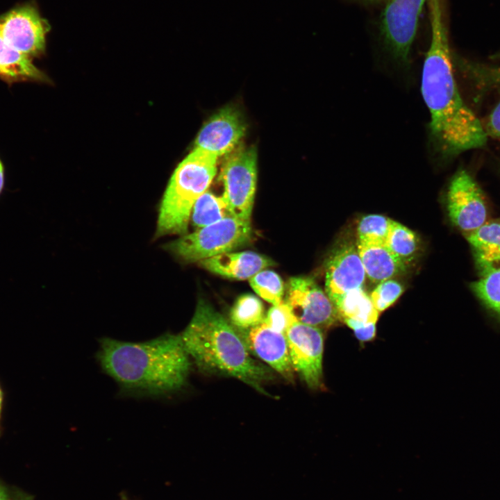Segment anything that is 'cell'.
<instances>
[{
  "instance_id": "19",
  "label": "cell",
  "mask_w": 500,
  "mask_h": 500,
  "mask_svg": "<svg viewBox=\"0 0 500 500\" xmlns=\"http://www.w3.org/2000/svg\"><path fill=\"white\" fill-rule=\"evenodd\" d=\"M0 78L8 83L45 81V74L32 62L31 58L14 49L0 36Z\"/></svg>"
},
{
  "instance_id": "2",
  "label": "cell",
  "mask_w": 500,
  "mask_h": 500,
  "mask_svg": "<svg viewBox=\"0 0 500 500\" xmlns=\"http://www.w3.org/2000/svg\"><path fill=\"white\" fill-rule=\"evenodd\" d=\"M97 360L123 394L161 397L185 384L190 358L180 335L165 333L139 342L104 338Z\"/></svg>"
},
{
  "instance_id": "22",
  "label": "cell",
  "mask_w": 500,
  "mask_h": 500,
  "mask_svg": "<svg viewBox=\"0 0 500 500\" xmlns=\"http://www.w3.org/2000/svg\"><path fill=\"white\" fill-rule=\"evenodd\" d=\"M230 317L231 322L240 328H251L261 324L265 318L260 300L252 294L240 296L233 305Z\"/></svg>"
},
{
  "instance_id": "11",
  "label": "cell",
  "mask_w": 500,
  "mask_h": 500,
  "mask_svg": "<svg viewBox=\"0 0 500 500\" xmlns=\"http://www.w3.org/2000/svg\"><path fill=\"white\" fill-rule=\"evenodd\" d=\"M49 28L48 22L31 5L17 6L0 17V36L30 58L44 51Z\"/></svg>"
},
{
  "instance_id": "18",
  "label": "cell",
  "mask_w": 500,
  "mask_h": 500,
  "mask_svg": "<svg viewBox=\"0 0 500 500\" xmlns=\"http://www.w3.org/2000/svg\"><path fill=\"white\" fill-rule=\"evenodd\" d=\"M465 236L480 275L500 266V219H488Z\"/></svg>"
},
{
  "instance_id": "33",
  "label": "cell",
  "mask_w": 500,
  "mask_h": 500,
  "mask_svg": "<svg viewBox=\"0 0 500 500\" xmlns=\"http://www.w3.org/2000/svg\"><path fill=\"white\" fill-rule=\"evenodd\" d=\"M367 1H374V0H367Z\"/></svg>"
},
{
  "instance_id": "23",
  "label": "cell",
  "mask_w": 500,
  "mask_h": 500,
  "mask_svg": "<svg viewBox=\"0 0 500 500\" xmlns=\"http://www.w3.org/2000/svg\"><path fill=\"white\" fill-rule=\"evenodd\" d=\"M470 287L488 308L500 316V266L481 274Z\"/></svg>"
},
{
  "instance_id": "24",
  "label": "cell",
  "mask_w": 500,
  "mask_h": 500,
  "mask_svg": "<svg viewBox=\"0 0 500 500\" xmlns=\"http://www.w3.org/2000/svg\"><path fill=\"white\" fill-rule=\"evenodd\" d=\"M250 285L263 299L272 305L282 303L283 283L280 276L271 270H261L249 278Z\"/></svg>"
},
{
  "instance_id": "13",
  "label": "cell",
  "mask_w": 500,
  "mask_h": 500,
  "mask_svg": "<svg viewBox=\"0 0 500 500\" xmlns=\"http://www.w3.org/2000/svg\"><path fill=\"white\" fill-rule=\"evenodd\" d=\"M244 131L245 126L239 112L231 107L224 108L200 130L194 149L217 158L233 150Z\"/></svg>"
},
{
  "instance_id": "7",
  "label": "cell",
  "mask_w": 500,
  "mask_h": 500,
  "mask_svg": "<svg viewBox=\"0 0 500 500\" xmlns=\"http://www.w3.org/2000/svg\"><path fill=\"white\" fill-rule=\"evenodd\" d=\"M447 206L451 222L464 235L477 229L489 219L483 193L465 169L458 170L450 181Z\"/></svg>"
},
{
  "instance_id": "4",
  "label": "cell",
  "mask_w": 500,
  "mask_h": 500,
  "mask_svg": "<svg viewBox=\"0 0 500 500\" xmlns=\"http://www.w3.org/2000/svg\"><path fill=\"white\" fill-rule=\"evenodd\" d=\"M217 157L194 149L175 169L163 195L156 235L185 234L192 208L217 172Z\"/></svg>"
},
{
  "instance_id": "1",
  "label": "cell",
  "mask_w": 500,
  "mask_h": 500,
  "mask_svg": "<svg viewBox=\"0 0 500 500\" xmlns=\"http://www.w3.org/2000/svg\"><path fill=\"white\" fill-rule=\"evenodd\" d=\"M428 2L431 33L422 67L421 92L430 114L432 143L440 156L451 158L483 147L488 135L458 88L442 1Z\"/></svg>"
},
{
  "instance_id": "6",
  "label": "cell",
  "mask_w": 500,
  "mask_h": 500,
  "mask_svg": "<svg viewBox=\"0 0 500 500\" xmlns=\"http://www.w3.org/2000/svg\"><path fill=\"white\" fill-rule=\"evenodd\" d=\"M256 150H237L225 162L220 174L223 197L233 217L251 220L256 186Z\"/></svg>"
},
{
  "instance_id": "8",
  "label": "cell",
  "mask_w": 500,
  "mask_h": 500,
  "mask_svg": "<svg viewBox=\"0 0 500 500\" xmlns=\"http://www.w3.org/2000/svg\"><path fill=\"white\" fill-rule=\"evenodd\" d=\"M426 0H388L381 17V33L394 58L409 62L419 18Z\"/></svg>"
},
{
  "instance_id": "10",
  "label": "cell",
  "mask_w": 500,
  "mask_h": 500,
  "mask_svg": "<svg viewBox=\"0 0 500 500\" xmlns=\"http://www.w3.org/2000/svg\"><path fill=\"white\" fill-rule=\"evenodd\" d=\"M291 362L311 389L322 385V358L324 337L321 329L299 322L293 324L286 331Z\"/></svg>"
},
{
  "instance_id": "27",
  "label": "cell",
  "mask_w": 500,
  "mask_h": 500,
  "mask_svg": "<svg viewBox=\"0 0 500 500\" xmlns=\"http://www.w3.org/2000/svg\"><path fill=\"white\" fill-rule=\"evenodd\" d=\"M297 322L290 308L283 301L269 308L262 322L285 335L288 329Z\"/></svg>"
},
{
  "instance_id": "12",
  "label": "cell",
  "mask_w": 500,
  "mask_h": 500,
  "mask_svg": "<svg viewBox=\"0 0 500 500\" xmlns=\"http://www.w3.org/2000/svg\"><path fill=\"white\" fill-rule=\"evenodd\" d=\"M365 278L356 244L344 242L332 251L326 263L325 292L333 303L348 292L362 288Z\"/></svg>"
},
{
  "instance_id": "16",
  "label": "cell",
  "mask_w": 500,
  "mask_h": 500,
  "mask_svg": "<svg viewBox=\"0 0 500 500\" xmlns=\"http://www.w3.org/2000/svg\"><path fill=\"white\" fill-rule=\"evenodd\" d=\"M333 305L338 318L353 331L356 337L363 335L378 319L379 312L363 288L348 292Z\"/></svg>"
},
{
  "instance_id": "31",
  "label": "cell",
  "mask_w": 500,
  "mask_h": 500,
  "mask_svg": "<svg viewBox=\"0 0 500 500\" xmlns=\"http://www.w3.org/2000/svg\"><path fill=\"white\" fill-rule=\"evenodd\" d=\"M493 57H494V58H496V59H500V52L495 54Z\"/></svg>"
},
{
  "instance_id": "9",
  "label": "cell",
  "mask_w": 500,
  "mask_h": 500,
  "mask_svg": "<svg viewBox=\"0 0 500 500\" xmlns=\"http://www.w3.org/2000/svg\"><path fill=\"white\" fill-rule=\"evenodd\" d=\"M285 302L298 322L319 329L331 326L338 319L336 309L325 290L310 277L291 278Z\"/></svg>"
},
{
  "instance_id": "25",
  "label": "cell",
  "mask_w": 500,
  "mask_h": 500,
  "mask_svg": "<svg viewBox=\"0 0 500 500\" xmlns=\"http://www.w3.org/2000/svg\"><path fill=\"white\" fill-rule=\"evenodd\" d=\"M392 220L381 215L364 216L358 224L357 242L385 243Z\"/></svg>"
},
{
  "instance_id": "28",
  "label": "cell",
  "mask_w": 500,
  "mask_h": 500,
  "mask_svg": "<svg viewBox=\"0 0 500 500\" xmlns=\"http://www.w3.org/2000/svg\"><path fill=\"white\" fill-rule=\"evenodd\" d=\"M484 129L488 137L500 140V101L488 116Z\"/></svg>"
},
{
  "instance_id": "20",
  "label": "cell",
  "mask_w": 500,
  "mask_h": 500,
  "mask_svg": "<svg viewBox=\"0 0 500 500\" xmlns=\"http://www.w3.org/2000/svg\"><path fill=\"white\" fill-rule=\"evenodd\" d=\"M385 244L406 267L416 259L420 247L416 233L394 220H392Z\"/></svg>"
},
{
  "instance_id": "15",
  "label": "cell",
  "mask_w": 500,
  "mask_h": 500,
  "mask_svg": "<svg viewBox=\"0 0 500 500\" xmlns=\"http://www.w3.org/2000/svg\"><path fill=\"white\" fill-rule=\"evenodd\" d=\"M206 269L220 276L244 280L273 265L274 262L255 252H227L199 262Z\"/></svg>"
},
{
  "instance_id": "32",
  "label": "cell",
  "mask_w": 500,
  "mask_h": 500,
  "mask_svg": "<svg viewBox=\"0 0 500 500\" xmlns=\"http://www.w3.org/2000/svg\"><path fill=\"white\" fill-rule=\"evenodd\" d=\"M1 401H2V394H1V390H0V414H1Z\"/></svg>"
},
{
  "instance_id": "5",
  "label": "cell",
  "mask_w": 500,
  "mask_h": 500,
  "mask_svg": "<svg viewBox=\"0 0 500 500\" xmlns=\"http://www.w3.org/2000/svg\"><path fill=\"white\" fill-rule=\"evenodd\" d=\"M251 233V220L231 216L185 233L167 244L165 249L184 261L199 262L244 245Z\"/></svg>"
},
{
  "instance_id": "21",
  "label": "cell",
  "mask_w": 500,
  "mask_h": 500,
  "mask_svg": "<svg viewBox=\"0 0 500 500\" xmlns=\"http://www.w3.org/2000/svg\"><path fill=\"white\" fill-rule=\"evenodd\" d=\"M232 216L223 196L205 192L195 202L191 217L198 228L210 225Z\"/></svg>"
},
{
  "instance_id": "29",
  "label": "cell",
  "mask_w": 500,
  "mask_h": 500,
  "mask_svg": "<svg viewBox=\"0 0 500 500\" xmlns=\"http://www.w3.org/2000/svg\"><path fill=\"white\" fill-rule=\"evenodd\" d=\"M0 500H34L33 497L21 490L0 483Z\"/></svg>"
},
{
  "instance_id": "14",
  "label": "cell",
  "mask_w": 500,
  "mask_h": 500,
  "mask_svg": "<svg viewBox=\"0 0 500 500\" xmlns=\"http://www.w3.org/2000/svg\"><path fill=\"white\" fill-rule=\"evenodd\" d=\"M247 346L261 360L292 381L294 372L285 335L264 322L249 329Z\"/></svg>"
},
{
  "instance_id": "17",
  "label": "cell",
  "mask_w": 500,
  "mask_h": 500,
  "mask_svg": "<svg viewBox=\"0 0 500 500\" xmlns=\"http://www.w3.org/2000/svg\"><path fill=\"white\" fill-rule=\"evenodd\" d=\"M366 276L374 283L392 279L406 272L407 267L389 250L385 243L356 242Z\"/></svg>"
},
{
  "instance_id": "3",
  "label": "cell",
  "mask_w": 500,
  "mask_h": 500,
  "mask_svg": "<svg viewBox=\"0 0 500 500\" xmlns=\"http://www.w3.org/2000/svg\"><path fill=\"white\" fill-rule=\"evenodd\" d=\"M180 336L190 358L200 369L238 378L267 394L262 385L271 378L269 370L250 356L245 342L206 301H199Z\"/></svg>"
},
{
  "instance_id": "30",
  "label": "cell",
  "mask_w": 500,
  "mask_h": 500,
  "mask_svg": "<svg viewBox=\"0 0 500 500\" xmlns=\"http://www.w3.org/2000/svg\"><path fill=\"white\" fill-rule=\"evenodd\" d=\"M3 185H4L3 167L2 163L0 160V194L3 190Z\"/></svg>"
},
{
  "instance_id": "26",
  "label": "cell",
  "mask_w": 500,
  "mask_h": 500,
  "mask_svg": "<svg viewBox=\"0 0 500 500\" xmlns=\"http://www.w3.org/2000/svg\"><path fill=\"white\" fill-rule=\"evenodd\" d=\"M403 285L394 279H389L377 284L369 294L372 303L380 313L392 306L403 292Z\"/></svg>"
}]
</instances>
